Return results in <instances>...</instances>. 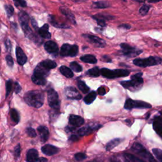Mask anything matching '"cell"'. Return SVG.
<instances>
[{"label": "cell", "mask_w": 162, "mask_h": 162, "mask_svg": "<svg viewBox=\"0 0 162 162\" xmlns=\"http://www.w3.org/2000/svg\"><path fill=\"white\" fill-rule=\"evenodd\" d=\"M19 20L21 25V27L25 34V36L28 39L33 41L38 45L42 44V39H40L36 34H34L29 25V22L30 20L28 14L23 11H21L19 13Z\"/></svg>", "instance_id": "obj_1"}, {"label": "cell", "mask_w": 162, "mask_h": 162, "mask_svg": "<svg viewBox=\"0 0 162 162\" xmlns=\"http://www.w3.org/2000/svg\"><path fill=\"white\" fill-rule=\"evenodd\" d=\"M24 99L30 106L39 108L44 104L45 95L41 91H30L25 94Z\"/></svg>", "instance_id": "obj_2"}, {"label": "cell", "mask_w": 162, "mask_h": 162, "mask_svg": "<svg viewBox=\"0 0 162 162\" xmlns=\"http://www.w3.org/2000/svg\"><path fill=\"white\" fill-rule=\"evenodd\" d=\"M49 74V70H46L39 63L36 67L32 76V82L39 86H44L46 84V77Z\"/></svg>", "instance_id": "obj_3"}, {"label": "cell", "mask_w": 162, "mask_h": 162, "mask_svg": "<svg viewBox=\"0 0 162 162\" xmlns=\"http://www.w3.org/2000/svg\"><path fill=\"white\" fill-rule=\"evenodd\" d=\"M142 73H138L131 77V81H124L121 82V84L125 88L130 90L138 89L143 84L142 78Z\"/></svg>", "instance_id": "obj_4"}, {"label": "cell", "mask_w": 162, "mask_h": 162, "mask_svg": "<svg viewBox=\"0 0 162 162\" xmlns=\"http://www.w3.org/2000/svg\"><path fill=\"white\" fill-rule=\"evenodd\" d=\"M162 59L158 56H149L146 58H136L134 59L133 63L140 67L154 66L161 63Z\"/></svg>", "instance_id": "obj_5"}, {"label": "cell", "mask_w": 162, "mask_h": 162, "mask_svg": "<svg viewBox=\"0 0 162 162\" xmlns=\"http://www.w3.org/2000/svg\"><path fill=\"white\" fill-rule=\"evenodd\" d=\"M101 74L107 79H114L117 77H124L130 74V71L126 69L110 70L103 68L101 70Z\"/></svg>", "instance_id": "obj_6"}, {"label": "cell", "mask_w": 162, "mask_h": 162, "mask_svg": "<svg viewBox=\"0 0 162 162\" xmlns=\"http://www.w3.org/2000/svg\"><path fill=\"white\" fill-rule=\"evenodd\" d=\"M48 101L49 106L53 110H59L60 101L59 99L57 92L53 89H51L48 91Z\"/></svg>", "instance_id": "obj_7"}, {"label": "cell", "mask_w": 162, "mask_h": 162, "mask_svg": "<svg viewBox=\"0 0 162 162\" xmlns=\"http://www.w3.org/2000/svg\"><path fill=\"white\" fill-rule=\"evenodd\" d=\"M125 109L132 110L133 108H151V105L146 102L138 100H133L132 99H127L124 105Z\"/></svg>", "instance_id": "obj_8"}, {"label": "cell", "mask_w": 162, "mask_h": 162, "mask_svg": "<svg viewBox=\"0 0 162 162\" xmlns=\"http://www.w3.org/2000/svg\"><path fill=\"white\" fill-rule=\"evenodd\" d=\"M79 47L77 45H70L69 44H64L61 48L60 55L63 57L71 56L74 57L78 54Z\"/></svg>", "instance_id": "obj_9"}, {"label": "cell", "mask_w": 162, "mask_h": 162, "mask_svg": "<svg viewBox=\"0 0 162 162\" xmlns=\"http://www.w3.org/2000/svg\"><path fill=\"white\" fill-rule=\"evenodd\" d=\"M121 48L122 49V54L125 56L129 57L139 55L142 52V50H138L135 48L131 46L130 45L126 43L121 44Z\"/></svg>", "instance_id": "obj_10"}, {"label": "cell", "mask_w": 162, "mask_h": 162, "mask_svg": "<svg viewBox=\"0 0 162 162\" xmlns=\"http://www.w3.org/2000/svg\"><path fill=\"white\" fill-rule=\"evenodd\" d=\"M82 37L89 43L97 48H104L106 45V42L97 36L91 34H83Z\"/></svg>", "instance_id": "obj_11"}, {"label": "cell", "mask_w": 162, "mask_h": 162, "mask_svg": "<svg viewBox=\"0 0 162 162\" xmlns=\"http://www.w3.org/2000/svg\"><path fill=\"white\" fill-rule=\"evenodd\" d=\"M131 149L144 158L148 159L150 156L151 153L145 148L139 142H135L131 147Z\"/></svg>", "instance_id": "obj_12"}, {"label": "cell", "mask_w": 162, "mask_h": 162, "mask_svg": "<svg viewBox=\"0 0 162 162\" xmlns=\"http://www.w3.org/2000/svg\"><path fill=\"white\" fill-rule=\"evenodd\" d=\"M65 94L66 97L69 99H77L79 100L82 98V96L79 91L75 88L69 86L65 88Z\"/></svg>", "instance_id": "obj_13"}, {"label": "cell", "mask_w": 162, "mask_h": 162, "mask_svg": "<svg viewBox=\"0 0 162 162\" xmlns=\"http://www.w3.org/2000/svg\"><path fill=\"white\" fill-rule=\"evenodd\" d=\"M45 49L46 52L52 55L53 56H57L58 54V46L56 42L52 41H48L45 44Z\"/></svg>", "instance_id": "obj_14"}, {"label": "cell", "mask_w": 162, "mask_h": 162, "mask_svg": "<svg viewBox=\"0 0 162 162\" xmlns=\"http://www.w3.org/2000/svg\"><path fill=\"white\" fill-rule=\"evenodd\" d=\"M101 127L102 125H96L95 126H87V127H82L80 129L78 130L77 133L80 136L88 135L92 133L95 131L98 130Z\"/></svg>", "instance_id": "obj_15"}, {"label": "cell", "mask_w": 162, "mask_h": 162, "mask_svg": "<svg viewBox=\"0 0 162 162\" xmlns=\"http://www.w3.org/2000/svg\"><path fill=\"white\" fill-rule=\"evenodd\" d=\"M42 152L47 156H52L57 154L59 149L52 144H46L41 148Z\"/></svg>", "instance_id": "obj_16"}, {"label": "cell", "mask_w": 162, "mask_h": 162, "mask_svg": "<svg viewBox=\"0 0 162 162\" xmlns=\"http://www.w3.org/2000/svg\"><path fill=\"white\" fill-rule=\"evenodd\" d=\"M16 60L19 65H23L27 61V57L23 52L22 49L19 46L16 48Z\"/></svg>", "instance_id": "obj_17"}, {"label": "cell", "mask_w": 162, "mask_h": 162, "mask_svg": "<svg viewBox=\"0 0 162 162\" xmlns=\"http://www.w3.org/2000/svg\"><path fill=\"white\" fill-rule=\"evenodd\" d=\"M39 160V153L37 149L32 148L28 150L25 161L27 162H38Z\"/></svg>", "instance_id": "obj_18"}, {"label": "cell", "mask_w": 162, "mask_h": 162, "mask_svg": "<svg viewBox=\"0 0 162 162\" xmlns=\"http://www.w3.org/2000/svg\"><path fill=\"white\" fill-rule=\"evenodd\" d=\"M84 124V118L80 116L71 115L69 117V124L74 127H80Z\"/></svg>", "instance_id": "obj_19"}, {"label": "cell", "mask_w": 162, "mask_h": 162, "mask_svg": "<svg viewBox=\"0 0 162 162\" xmlns=\"http://www.w3.org/2000/svg\"><path fill=\"white\" fill-rule=\"evenodd\" d=\"M38 131L40 135V138L42 142H45L48 141L49 137V132L48 128L45 126H39Z\"/></svg>", "instance_id": "obj_20"}, {"label": "cell", "mask_w": 162, "mask_h": 162, "mask_svg": "<svg viewBox=\"0 0 162 162\" xmlns=\"http://www.w3.org/2000/svg\"><path fill=\"white\" fill-rule=\"evenodd\" d=\"M59 10H60L61 13L64 15L66 17L69 19L73 24L76 25L77 22L75 19V16L74 14L70 12V10L69 9V8L65 7V6H62L59 8Z\"/></svg>", "instance_id": "obj_21"}, {"label": "cell", "mask_w": 162, "mask_h": 162, "mask_svg": "<svg viewBox=\"0 0 162 162\" xmlns=\"http://www.w3.org/2000/svg\"><path fill=\"white\" fill-rule=\"evenodd\" d=\"M38 34L41 38L43 39H49L52 37V34L49 32V25L47 23L44 24V25L41 28H39L38 31Z\"/></svg>", "instance_id": "obj_22"}, {"label": "cell", "mask_w": 162, "mask_h": 162, "mask_svg": "<svg viewBox=\"0 0 162 162\" xmlns=\"http://www.w3.org/2000/svg\"><path fill=\"white\" fill-rule=\"evenodd\" d=\"M49 22L52 23L54 27L56 28H59V29H67V28H70L69 26L64 23H59L58 22L55 16L53 15H49Z\"/></svg>", "instance_id": "obj_23"}, {"label": "cell", "mask_w": 162, "mask_h": 162, "mask_svg": "<svg viewBox=\"0 0 162 162\" xmlns=\"http://www.w3.org/2000/svg\"><path fill=\"white\" fill-rule=\"evenodd\" d=\"M39 64L48 70H50L51 69H53L57 66L56 63L53 60H51V59H46V60H44L42 62L39 63Z\"/></svg>", "instance_id": "obj_24"}, {"label": "cell", "mask_w": 162, "mask_h": 162, "mask_svg": "<svg viewBox=\"0 0 162 162\" xmlns=\"http://www.w3.org/2000/svg\"><path fill=\"white\" fill-rule=\"evenodd\" d=\"M153 129L159 135H162V119L157 118L153 122Z\"/></svg>", "instance_id": "obj_25"}, {"label": "cell", "mask_w": 162, "mask_h": 162, "mask_svg": "<svg viewBox=\"0 0 162 162\" xmlns=\"http://www.w3.org/2000/svg\"><path fill=\"white\" fill-rule=\"evenodd\" d=\"M81 60L88 63L91 64H96L97 63V59L96 58L92 55H86L81 56L80 58Z\"/></svg>", "instance_id": "obj_26"}, {"label": "cell", "mask_w": 162, "mask_h": 162, "mask_svg": "<svg viewBox=\"0 0 162 162\" xmlns=\"http://www.w3.org/2000/svg\"><path fill=\"white\" fill-rule=\"evenodd\" d=\"M59 72H61V74L64 76H65L67 78H72L74 77V73L72 70L70 69H69V67L63 65L59 68Z\"/></svg>", "instance_id": "obj_27"}, {"label": "cell", "mask_w": 162, "mask_h": 162, "mask_svg": "<svg viewBox=\"0 0 162 162\" xmlns=\"http://www.w3.org/2000/svg\"><path fill=\"white\" fill-rule=\"evenodd\" d=\"M122 142V139L120 138H116L108 142L106 145V150L111 151Z\"/></svg>", "instance_id": "obj_28"}, {"label": "cell", "mask_w": 162, "mask_h": 162, "mask_svg": "<svg viewBox=\"0 0 162 162\" xmlns=\"http://www.w3.org/2000/svg\"><path fill=\"white\" fill-rule=\"evenodd\" d=\"M96 98V92L95 91H91L84 98V101L87 105H91Z\"/></svg>", "instance_id": "obj_29"}, {"label": "cell", "mask_w": 162, "mask_h": 162, "mask_svg": "<svg viewBox=\"0 0 162 162\" xmlns=\"http://www.w3.org/2000/svg\"><path fill=\"white\" fill-rule=\"evenodd\" d=\"M86 74L90 77H98L101 74V70L98 67H94L92 69H89L86 72Z\"/></svg>", "instance_id": "obj_30"}, {"label": "cell", "mask_w": 162, "mask_h": 162, "mask_svg": "<svg viewBox=\"0 0 162 162\" xmlns=\"http://www.w3.org/2000/svg\"><path fill=\"white\" fill-rule=\"evenodd\" d=\"M10 115H11V118L15 124H18L20 121V115L17 110L15 109H12L10 110Z\"/></svg>", "instance_id": "obj_31"}, {"label": "cell", "mask_w": 162, "mask_h": 162, "mask_svg": "<svg viewBox=\"0 0 162 162\" xmlns=\"http://www.w3.org/2000/svg\"><path fill=\"white\" fill-rule=\"evenodd\" d=\"M124 157L127 160H129L131 162H145L144 160L132 154H130V153H124Z\"/></svg>", "instance_id": "obj_32"}, {"label": "cell", "mask_w": 162, "mask_h": 162, "mask_svg": "<svg viewBox=\"0 0 162 162\" xmlns=\"http://www.w3.org/2000/svg\"><path fill=\"white\" fill-rule=\"evenodd\" d=\"M77 86L79 88V89L83 92V93H88L90 89L87 86V85L86 84V83H85L84 81H79L77 82Z\"/></svg>", "instance_id": "obj_33"}, {"label": "cell", "mask_w": 162, "mask_h": 162, "mask_svg": "<svg viewBox=\"0 0 162 162\" xmlns=\"http://www.w3.org/2000/svg\"><path fill=\"white\" fill-rule=\"evenodd\" d=\"M110 6L107 2H96L92 3V7L96 8H106Z\"/></svg>", "instance_id": "obj_34"}, {"label": "cell", "mask_w": 162, "mask_h": 162, "mask_svg": "<svg viewBox=\"0 0 162 162\" xmlns=\"http://www.w3.org/2000/svg\"><path fill=\"white\" fill-rule=\"evenodd\" d=\"M71 69L75 72H81L82 71V67L77 62H72L70 64Z\"/></svg>", "instance_id": "obj_35"}, {"label": "cell", "mask_w": 162, "mask_h": 162, "mask_svg": "<svg viewBox=\"0 0 162 162\" xmlns=\"http://www.w3.org/2000/svg\"><path fill=\"white\" fill-rule=\"evenodd\" d=\"M152 152L159 162H162V149L159 148H153Z\"/></svg>", "instance_id": "obj_36"}, {"label": "cell", "mask_w": 162, "mask_h": 162, "mask_svg": "<svg viewBox=\"0 0 162 162\" xmlns=\"http://www.w3.org/2000/svg\"><path fill=\"white\" fill-rule=\"evenodd\" d=\"M150 8H151V6H150V5H146V4H145V5H143L141 7L140 9H139V13H140L142 16L146 15L148 13L149 9H150Z\"/></svg>", "instance_id": "obj_37"}, {"label": "cell", "mask_w": 162, "mask_h": 162, "mask_svg": "<svg viewBox=\"0 0 162 162\" xmlns=\"http://www.w3.org/2000/svg\"><path fill=\"white\" fill-rule=\"evenodd\" d=\"M95 16H96V17L103 20L104 21L105 20H112L115 17L113 16L112 15H103V13H99L97 15H95Z\"/></svg>", "instance_id": "obj_38"}, {"label": "cell", "mask_w": 162, "mask_h": 162, "mask_svg": "<svg viewBox=\"0 0 162 162\" xmlns=\"http://www.w3.org/2000/svg\"><path fill=\"white\" fill-rule=\"evenodd\" d=\"M20 154H21V146L20 144H18L14 149V157L16 160H17L20 157Z\"/></svg>", "instance_id": "obj_39"}, {"label": "cell", "mask_w": 162, "mask_h": 162, "mask_svg": "<svg viewBox=\"0 0 162 162\" xmlns=\"http://www.w3.org/2000/svg\"><path fill=\"white\" fill-rule=\"evenodd\" d=\"M5 9L6 13V15H8V17L12 16L14 13V8L12 5H5Z\"/></svg>", "instance_id": "obj_40"}, {"label": "cell", "mask_w": 162, "mask_h": 162, "mask_svg": "<svg viewBox=\"0 0 162 162\" xmlns=\"http://www.w3.org/2000/svg\"><path fill=\"white\" fill-rule=\"evenodd\" d=\"M12 80L9 79L6 83V97L9 96V95L12 91Z\"/></svg>", "instance_id": "obj_41"}, {"label": "cell", "mask_w": 162, "mask_h": 162, "mask_svg": "<svg viewBox=\"0 0 162 162\" xmlns=\"http://www.w3.org/2000/svg\"><path fill=\"white\" fill-rule=\"evenodd\" d=\"M74 158L76 161H81L86 159L87 158V156L85 155V153H76V154H75Z\"/></svg>", "instance_id": "obj_42"}, {"label": "cell", "mask_w": 162, "mask_h": 162, "mask_svg": "<svg viewBox=\"0 0 162 162\" xmlns=\"http://www.w3.org/2000/svg\"><path fill=\"white\" fill-rule=\"evenodd\" d=\"M26 133L31 138H36L37 134L36 131L32 127H27L26 129Z\"/></svg>", "instance_id": "obj_43"}, {"label": "cell", "mask_w": 162, "mask_h": 162, "mask_svg": "<svg viewBox=\"0 0 162 162\" xmlns=\"http://www.w3.org/2000/svg\"><path fill=\"white\" fill-rule=\"evenodd\" d=\"M92 18L96 21L98 25H99V26H101V27H105L106 25L105 21H104V20H101V19H100L96 17V16H95V15L92 16Z\"/></svg>", "instance_id": "obj_44"}, {"label": "cell", "mask_w": 162, "mask_h": 162, "mask_svg": "<svg viewBox=\"0 0 162 162\" xmlns=\"http://www.w3.org/2000/svg\"><path fill=\"white\" fill-rule=\"evenodd\" d=\"M5 47L6 50L8 51V52H12V43H11V41H10V39H6L5 41Z\"/></svg>", "instance_id": "obj_45"}, {"label": "cell", "mask_w": 162, "mask_h": 162, "mask_svg": "<svg viewBox=\"0 0 162 162\" xmlns=\"http://www.w3.org/2000/svg\"><path fill=\"white\" fill-rule=\"evenodd\" d=\"M6 63H7V65L9 66L10 67L12 68L13 65H14V63H13V58L12 57L10 56V55H7L6 56Z\"/></svg>", "instance_id": "obj_46"}, {"label": "cell", "mask_w": 162, "mask_h": 162, "mask_svg": "<svg viewBox=\"0 0 162 162\" xmlns=\"http://www.w3.org/2000/svg\"><path fill=\"white\" fill-rule=\"evenodd\" d=\"M14 3H15V6H22V7H26L27 6L26 2L23 1V0H20V1H17V0H15V1H14Z\"/></svg>", "instance_id": "obj_47"}, {"label": "cell", "mask_w": 162, "mask_h": 162, "mask_svg": "<svg viewBox=\"0 0 162 162\" xmlns=\"http://www.w3.org/2000/svg\"><path fill=\"white\" fill-rule=\"evenodd\" d=\"M31 24L32 25V27H34V29L35 31H36L38 32V31H39V28L38 27V24L36 20L34 19L33 17H32L31 19Z\"/></svg>", "instance_id": "obj_48"}, {"label": "cell", "mask_w": 162, "mask_h": 162, "mask_svg": "<svg viewBox=\"0 0 162 162\" xmlns=\"http://www.w3.org/2000/svg\"><path fill=\"white\" fill-rule=\"evenodd\" d=\"M98 93L99 94V95H101V96H104L105 95V94L106 93V91L105 88L104 87L101 86L98 89Z\"/></svg>", "instance_id": "obj_49"}, {"label": "cell", "mask_w": 162, "mask_h": 162, "mask_svg": "<svg viewBox=\"0 0 162 162\" xmlns=\"http://www.w3.org/2000/svg\"><path fill=\"white\" fill-rule=\"evenodd\" d=\"M22 90V88L18 82H15V92L16 94H19Z\"/></svg>", "instance_id": "obj_50"}, {"label": "cell", "mask_w": 162, "mask_h": 162, "mask_svg": "<svg viewBox=\"0 0 162 162\" xmlns=\"http://www.w3.org/2000/svg\"><path fill=\"white\" fill-rule=\"evenodd\" d=\"M101 59L103 62H107V63H111L112 61V59H111L107 55H104L102 56V58H101Z\"/></svg>", "instance_id": "obj_51"}, {"label": "cell", "mask_w": 162, "mask_h": 162, "mask_svg": "<svg viewBox=\"0 0 162 162\" xmlns=\"http://www.w3.org/2000/svg\"><path fill=\"white\" fill-rule=\"evenodd\" d=\"M79 140V138L77 135H72L69 138V141L72 142H76Z\"/></svg>", "instance_id": "obj_52"}, {"label": "cell", "mask_w": 162, "mask_h": 162, "mask_svg": "<svg viewBox=\"0 0 162 162\" xmlns=\"http://www.w3.org/2000/svg\"><path fill=\"white\" fill-rule=\"evenodd\" d=\"M119 28H122V29H130L131 28V26L129 24H127V23H123L121 25H119Z\"/></svg>", "instance_id": "obj_53"}, {"label": "cell", "mask_w": 162, "mask_h": 162, "mask_svg": "<svg viewBox=\"0 0 162 162\" xmlns=\"http://www.w3.org/2000/svg\"><path fill=\"white\" fill-rule=\"evenodd\" d=\"M75 130V127H73V126H67L65 128V131L67 132H74Z\"/></svg>", "instance_id": "obj_54"}, {"label": "cell", "mask_w": 162, "mask_h": 162, "mask_svg": "<svg viewBox=\"0 0 162 162\" xmlns=\"http://www.w3.org/2000/svg\"><path fill=\"white\" fill-rule=\"evenodd\" d=\"M149 162H159L158 160H157L154 157H153V155L151 154L150 156L149 157V158H148Z\"/></svg>", "instance_id": "obj_55"}, {"label": "cell", "mask_w": 162, "mask_h": 162, "mask_svg": "<svg viewBox=\"0 0 162 162\" xmlns=\"http://www.w3.org/2000/svg\"><path fill=\"white\" fill-rule=\"evenodd\" d=\"M39 162H48V160L47 158H44V157H41L39 160Z\"/></svg>", "instance_id": "obj_56"}, {"label": "cell", "mask_w": 162, "mask_h": 162, "mask_svg": "<svg viewBox=\"0 0 162 162\" xmlns=\"http://www.w3.org/2000/svg\"><path fill=\"white\" fill-rule=\"evenodd\" d=\"M159 2V1H149V3H158Z\"/></svg>", "instance_id": "obj_57"}, {"label": "cell", "mask_w": 162, "mask_h": 162, "mask_svg": "<svg viewBox=\"0 0 162 162\" xmlns=\"http://www.w3.org/2000/svg\"><path fill=\"white\" fill-rule=\"evenodd\" d=\"M160 114L162 115V110H161V111H160Z\"/></svg>", "instance_id": "obj_58"}]
</instances>
